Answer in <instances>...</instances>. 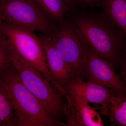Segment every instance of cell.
<instances>
[{
    "instance_id": "obj_1",
    "label": "cell",
    "mask_w": 126,
    "mask_h": 126,
    "mask_svg": "<svg viewBox=\"0 0 126 126\" xmlns=\"http://www.w3.org/2000/svg\"><path fill=\"white\" fill-rule=\"evenodd\" d=\"M71 20L96 54L114 65H121L126 39L103 13L77 14Z\"/></svg>"
},
{
    "instance_id": "obj_2",
    "label": "cell",
    "mask_w": 126,
    "mask_h": 126,
    "mask_svg": "<svg viewBox=\"0 0 126 126\" xmlns=\"http://www.w3.org/2000/svg\"><path fill=\"white\" fill-rule=\"evenodd\" d=\"M5 45L13 67L24 86L38 99L53 117L60 121L65 116L68 105L64 101V95L40 71L18 54L7 40Z\"/></svg>"
},
{
    "instance_id": "obj_3",
    "label": "cell",
    "mask_w": 126,
    "mask_h": 126,
    "mask_svg": "<svg viewBox=\"0 0 126 126\" xmlns=\"http://www.w3.org/2000/svg\"><path fill=\"white\" fill-rule=\"evenodd\" d=\"M59 54L75 77L82 79L89 47L71 20L55 24L50 36Z\"/></svg>"
},
{
    "instance_id": "obj_4",
    "label": "cell",
    "mask_w": 126,
    "mask_h": 126,
    "mask_svg": "<svg viewBox=\"0 0 126 126\" xmlns=\"http://www.w3.org/2000/svg\"><path fill=\"white\" fill-rule=\"evenodd\" d=\"M0 32L11 47L27 63L40 71L58 89L50 73L43 43L34 32L7 24L0 20Z\"/></svg>"
},
{
    "instance_id": "obj_5",
    "label": "cell",
    "mask_w": 126,
    "mask_h": 126,
    "mask_svg": "<svg viewBox=\"0 0 126 126\" xmlns=\"http://www.w3.org/2000/svg\"><path fill=\"white\" fill-rule=\"evenodd\" d=\"M0 20L49 36L55 24L36 0H0Z\"/></svg>"
},
{
    "instance_id": "obj_6",
    "label": "cell",
    "mask_w": 126,
    "mask_h": 126,
    "mask_svg": "<svg viewBox=\"0 0 126 126\" xmlns=\"http://www.w3.org/2000/svg\"><path fill=\"white\" fill-rule=\"evenodd\" d=\"M11 98L14 112H20L35 117L43 126H66L56 120L46 110L39 101L24 86L13 65L0 75Z\"/></svg>"
},
{
    "instance_id": "obj_7",
    "label": "cell",
    "mask_w": 126,
    "mask_h": 126,
    "mask_svg": "<svg viewBox=\"0 0 126 126\" xmlns=\"http://www.w3.org/2000/svg\"><path fill=\"white\" fill-rule=\"evenodd\" d=\"M114 64L96 54L89 47L84 68L88 81L126 95V83L116 73Z\"/></svg>"
},
{
    "instance_id": "obj_8",
    "label": "cell",
    "mask_w": 126,
    "mask_h": 126,
    "mask_svg": "<svg viewBox=\"0 0 126 126\" xmlns=\"http://www.w3.org/2000/svg\"><path fill=\"white\" fill-rule=\"evenodd\" d=\"M69 96L80 97L88 103L100 104L104 110L117 94L114 90L93 82H85L75 77L63 87Z\"/></svg>"
},
{
    "instance_id": "obj_9",
    "label": "cell",
    "mask_w": 126,
    "mask_h": 126,
    "mask_svg": "<svg viewBox=\"0 0 126 126\" xmlns=\"http://www.w3.org/2000/svg\"><path fill=\"white\" fill-rule=\"evenodd\" d=\"M66 99L68 102L65 111L67 126H104L99 113L82 98L67 94Z\"/></svg>"
},
{
    "instance_id": "obj_10",
    "label": "cell",
    "mask_w": 126,
    "mask_h": 126,
    "mask_svg": "<svg viewBox=\"0 0 126 126\" xmlns=\"http://www.w3.org/2000/svg\"><path fill=\"white\" fill-rule=\"evenodd\" d=\"M46 59L50 73L53 79L61 88L75 76L59 54L50 37L40 34Z\"/></svg>"
},
{
    "instance_id": "obj_11",
    "label": "cell",
    "mask_w": 126,
    "mask_h": 126,
    "mask_svg": "<svg viewBox=\"0 0 126 126\" xmlns=\"http://www.w3.org/2000/svg\"><path fill=\"white\" fill-rule=\"evenodd\" d=\"M103 12L126 39V0H101Z\"/></svg>"
},
{
    "instance_id": "obj_12",
    "label": "cell",
    "mask_w": 126,
    "mask_h": 126,
    "mask_svg": "<svg viewBox=\"0 0 126 126\" xmlns=\"http://www.w3.org/2000/svg\"><path fill=\"white\" fill-rule=\"evenodd\" d=\"M101 112L109 117L113 125L126 126V95L117 93Z\"/></svg>"
},
{
    "instance_id": "obj_13",
    "label": "cell",
    "mask_w": 126,
    "mask_h": 126,
    "mask_svg": "<svg viewBox=\"0 0 126 126\" xmlns=\"http://www.w3.org/2000/svg\"><path fill=\"white\" fill-rule=\"evenodd\" d=\"M42 9L54 23L59 24L70 8L64 0H36Z\"/></svg>"
},
{
    "instance_id": "obj_14",
    "label": "cell",
    "mask_w": 126,
    "mask_h": 126,
    "mask_svg": "<svg viewBox=\"0 0 126 126\" xmlns=\"http://www.w3.org/2000/svg\"><path fill=\"white\" fill-rule=\"evenodd\" d=\"M14 106L9 92L0 79V126H15Z\"/></svg>"
},
{
    "instance_id": "obj_15",
    "label": "cell",
    "mask_w": 126,
    "mask_h": 126,
    "mask_svg": "<svg viewBox=\"0 0 126 126\" xmlns=\"http://www.w3.org/2000/svg\"><path fill=\"white\" fill-rule=\"evenodd\" d=\"M12 65L11 60L5 47L4 35L0 33V75Z\"/></svg>"
},
{
    "instance_id": "obj_16",
    "label": "cell",
    "mask_w": 126,
    "mask_h": 126,
    "mask_svg": "<svg viewBox=\"0 0 126 126\" xmlns=\"http://www.w3.org/2000/svg\"><path fill=\"white\" fill-rule=\"evenodd\" d=\"M123 61L121 64V72L120 77L126 83V48L122 52Z\"/></svg>"
},
{
    "instance_id": "obj_17",
    "label": "cell",
    "mask_w": 126,
    "mask_h": 126,
    "mask_svg": "<svg viewBox=\"0 0 126 126\" xmlns=\"http://www.w3.org/2000/svg\"><path fill=\"white\" fill-rule=\"evenodd\" d=\"M101 1V0H75L76 4L88 6L100 5Z\"/></svg>"
},
{
    "instance_id": "obj_18",
    "label": "cell",
    "mask_w": 126,
    "mask_h": 126,
    "mask_svg": "<svg viewBox=\"0 0 126 126\" xmlns=\"http://www.w3.org/2000/svg\"><path fill=\"white\" fill-rule=\"evenodd\" d=\"M67 2V4L70 7V9H73L75 7V6L76 5L75 0H64Z\"/></svg>"
}]
</instances>
